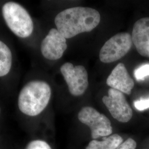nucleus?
Here are the masks:
<instances>
[{
    "instance_id": "obj_8",
    "label": "nucleus",
    "mask_w": 149,
    "mask_h": 149,
    "mask_svg": "<svg viewBox=\"0 0 149 149\" xmlns=\"http://www.w3.org/2000/svg\"><path fill=\"white\" fill-rule=\"evenodd\" d=\"M68 48L66 39L56 28L49 30L40 45V52L43 58L50 61L61 59Z\"/></svg>"
},
{
    "instance_id": "obj_1",
    "label": "nucleus",
    "mask_w": 149,
    "mask_h": 149,
    "mask_svg": "<svg viewBox=\"0 0 149 149\" xmlns=\"http://www.w3.org/2000/svg\"><path fill=\"white\" fill-rule=\"evenodd\" d=\"M101 21L99 12L93 8L74 7L60 12L54 18L56 29L66 39L82 33L90 32Z\"/></svg>"
},
{
    "instance_id": "obj_12",
    "label": "nucleus",
    "mask_w": 149,
    "mask_h": 149,
    "mask_svg": "<svg viewBox=\"0 0 149 149\" xmlns=\"http://www.w3.org/2000/svg\"><path fill=\"white\" fill-rule=\"evenodd\" d=\"M123 139L118 134H114L104 139L102 141H91L86 149H116L122 143Z\"/></svg>"
},
{
    "instance_id": "obj_13",
    "label": "nucleus",
    "mask_w": 149,
    "mask_h": 149,
    "mask_svg": "<svg viewBox=\"0 0 149 149\" xmlns=\"http://www.w3.org/2000/svg\"><path fill=\"white\" fill-rule=\"evenodd\" d=\"M134 76L137 80H143L149 76V64L141 65L134 71Z\"/></svg>"
},
{
    "instance_id": "obj_9",
    "label": "nucleus",
    "mask_w": 149,
    "mask_h": 149,
    "mask_svg": "<svg viewBox=\"0 0 149 149\" xmlns=\"http://www.w3.org/2000/svg\"><path fill=\"white\" fill-rule=\"evenodd\" d=\"M106 83L111 88L127 95L131 94L134 86L133 79L123 63L118 64L113 70L107 79Z\"/></svg>"
},
{
    "instance_id": "obj_14",
    "label": "nucleus",
    "mask_w": 149,
    "mask_h": 149,
    "mask_svg": "<svg viewBox=\"0 0 149 149\" xmlns=\"http://www.w3.org/2000/svg\"><path fill=\"white\" fill-rule=\"evenodd\" d=\"M26 149H52L46 142L42 140H34L31 142Z\"/></svg>"
},
{
    "instance_id": "obj_11",
    "label": "nucleus",
    "mask_w": 149,
    "mask_h": 149,
    "mask_svg": "<svg viewBox=\"0 0 149 149\" xmlns=\"http://www.w3.org/2000/svg\"><path fill=\"white\" fill-rule=\"evenodd\" d=\"M15 56L10 45L0 37V81L8 79L16 66Z\"/></svg>"
},
{
    "instance_id": "obj_2",
    "label": "nucleus",
    "mask_w": 149,
    "mask_h": 149,
    "mask_svg": "<svg viewBox=\"0 0 149 149\" xmlns=\"http://www.w3.org/2000/svg\"><path fill=\"white\" fill-rule=\"evenodd\" d=\"M52 94V87L48 82L31 76L24 83L19 92L18 109L26 116L37 117L48 106Z\"/></svg>"
},
{
    "instance_id": "obj_7",
    "label": "nucleus",
    "mask_w": 149,
    "mask_h": 149,
    "mask_svg": "<svg viewBox=\"0 0 149 149\" xmlns=\"http://www.w3.org/2000/svg\"><path fill=\"white\" fill-rule=\"evenodd\" d=\"M108 96H104L102 101L112 117L120 122H129L133 116V111L123 93L111 88Z\"/></svg>"
},
{
    "instance_id": "obj_3",
    "label": "nucleus",
    "mask_w": 149,
    "mask_h": 149,
    "mask_svg": "<svg viewBox=\"0 0 149 149\" xmlns=\"http://www.w3.org/2000/svg\"><path fill=\"white\" fill-rule=\"evenodd\" d=\"M0 15L12 34L22 41L32 44L36 25L31 14L24 6L16 1H5L0 6Z\"/></svg>"
},
{
    "instance_id": "obj_4",
    "label": "nucleus",
    "mask_w": 149,
    "mask_h": 149,
    "mask_svg": "<svg viewBox=\"0 0 149 149\" xmlns=\"http://www.w3.org/2000/svg\"><path fill=\"white\" fill-rule=\"evenodd\" d=\"M132 44V37L129 33H118L108 40L102 47L100 59L104 63L117 61L128 53Z\"/></svg>"
},
{
    "instance_id": "obj_17",
    "label": "nucleus",
    "mask_w": 149,
    "mask_h": 149,
    "mask_svg": "<svg viewBox=\"0 0 149 149\" xmlns=\"http://www.w3.org/2000/svg\"><path fill=\"white\" fill-rule=\"evenodd\" d=\"M1 107H0V115H1Z\"/></svg>"
},
{
    "instance_id": "obj_5",
    "label": "nucleus",
    "mask_w": 149,
    "mask_h": 149,
    "mask_svg": "<svg viewBox=\"0 0 149 149\" xmlns=\"http://www.w3.org/2000/svg\"><path fill=\"white\" fill-rule=\"evenodd\" d=\"M60 70L71 95L81 96L85 92L88 86V76L84 66H74L71 63H65Z\"/></svg>"
},
{
    "instance_id": "obj_15",
    "label": "nucleus",
    "mask_w": 149,
    "mask_h": 149,
    "mask_svg": "<svg viewBox=\"0 0 149 149\" xmlns=\"http://www.w3.org/2000/svg\"><path fill=\"white\" fill-rule=\"evenodd\" d=\"M134 104L136 109L140 111H143L149 108V98H141L139 100L134 102Z\"/></svg>"
},
{
    "instance_id": "obj_10",
    "label": "nucleus",
    "mask_w": 149,
    "mask_h": 149,
    "mask_svg": "<svg viewBox=\"0 0 149 149\" xmlns=\"http://www.w3.org/2000/svg\"><path fill=\"white\" fill-rule=\"evenodd\" d=\"M132 37L139 53L149 58V17L141 18L135 23Z\"/></svg>"
},
{
    "instance_id": "obj_16",
    "label": "nucleus",
    "mask_w": 149,
    "mask_h": 149,
    "mask_svg": "<svg viewBox=\"0 0 149 149\" xmlns=\"http://www.w3.org/2000/svg\"><path fill=\"white\" fill-rule=\"evenodd\" d=\"M136 143L133 139L129 138L121 144L118 149H135Z\"/></svg>"
},
{
    "instance_id": "obj_6",
    "label": "nucleus",
    "mask_w": 149,
    "mask_h": 149,
    "mask_svg": "<svg viewBox=\"0 0 149 149\" xmlns=\"http://www.w3.org/2000/svg\"><path fill=\"white\" fill-rule=\"evenodd\" d=\"M81 122L88 126L94 139L107 136L112 133V125L109 119L91 107H84L78 114Z\"/></svg>"
}]
</instances>
